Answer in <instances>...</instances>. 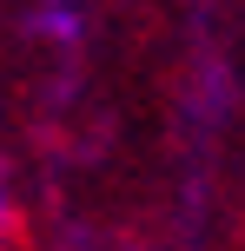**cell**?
Returning a JSON list of instances; mask_svg holds the SVG:
<instances>
[{
    "mask_svg": "<svg viewBox=\"0 0 245 251\" xmlns=\"http://www.w3.org/2000/svg\"><path fill=\"white\" fill-rule=\"evenodd\" d=\"M0 225H7V199H0Z\"/></svg>",
    "mask_w": 245,
    "mask_h": 251,
    "instance_id": "cell-1",
    "label": "cell"
}]
</instances>
